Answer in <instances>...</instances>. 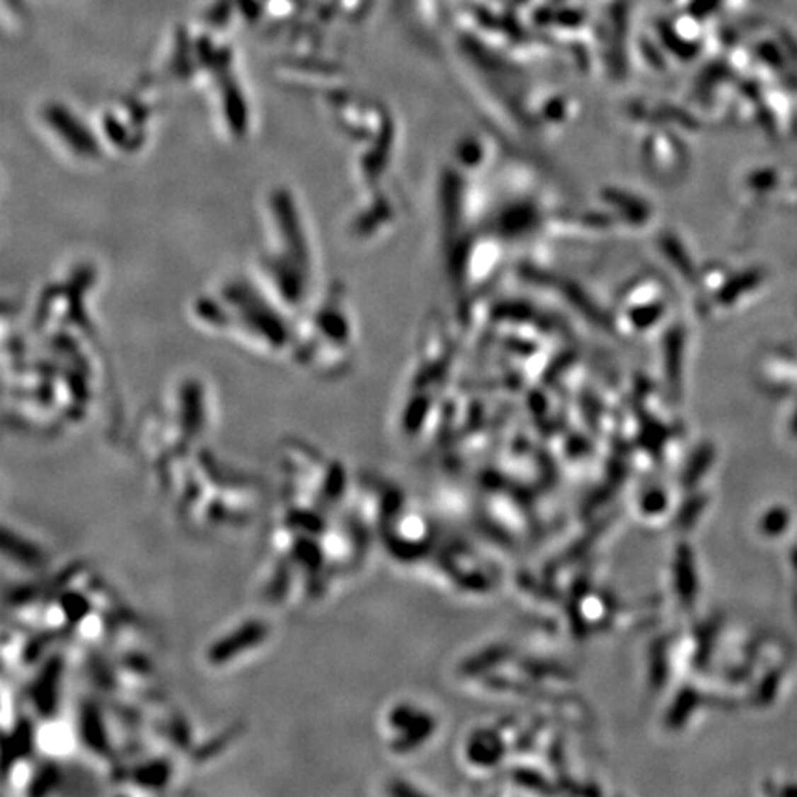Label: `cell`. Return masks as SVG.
I'll list each match as a JSON object with an SVG mask.
<instances>
[{
	"label": "cell",
	"instance_id": "7a4b0ae2",
	"mask_svg": "<svg viewBox=\"0 0 797 797\" xmlns=\"http://www.w3.org/2000/svg\"><path fill=\"white\" fill-rule=\"evenodd\" d=\"M783 793H792V796H797V786H790V788H784Z\"/></svg>",
	"mask_w": 797,
	"mask_h": 797
},
{
	"label": "cell",
	"instance_id": "6da1fadb",
	"mask_svg": "<svg viewBox=\"0 0 797 797\" xmlns=\"http://www.w3.org/2000/svg\"><path fill=\"white\" fill-rule=\"evenodd\" d=\"M790 517L786 510H774L769 515H766L764 530L766 534H781L786 528Z\"/></svg>",
	"mask_w": 797,
	"mask_h": 797
}]
</instances>
